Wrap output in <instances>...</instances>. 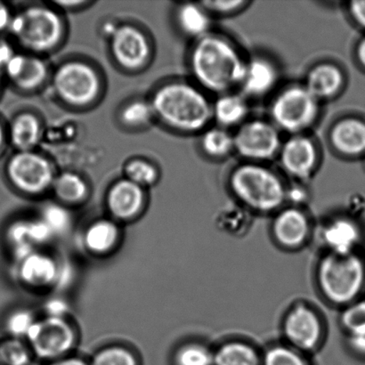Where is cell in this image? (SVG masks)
Returning <instances> with one entry per match:
<instances>
[{
    "label": "cell",
    "instance_id": "cell-1",
    "mask_svg": "<svg viewBox=\"0 0 365 365\" xmlns=\"http://www.w3.org/2000/svg\"><path fill=\"white\" fill-rule=\"evenodd\" d=\"M246 63L234 43L210 32L196 39L190 55L192 74L200 88L220 96L240 87Z\"/></svg>",
    "mask_w": 365,
    "mask_h": 365
},
{
    "label": "cell",
    "instance_id": "cell-2",
    "mask_svg": "<svg viewBox=\"0 0 365 365\" xmlns=\"http://www.w3.org/2000/svg\"><path fill=\"white\" fill-rule=\"evenodd\" d=\"M150 102L156 117L184 133L202 131L213 119L212 103L203 89L186 82L162 86Z\"/></svg>",
    "mask_w": 365,
    "mask_h": 365
},
{
    "label": "cell",
    "instance_id": "cell-3",
    "mask_svg": "<svg viewBox=\"0 0 365 365\" xmlns=\"http://www.w3.org/2000/svg\"><path fill=\"white\" fill-rule=\"evenodd\" d=\"M236 198L259 212H271L287 200V186L274 171L257 163L236 167L229 178Z\"/></svg>",
    "mask_w": 365,
    "mask_h": 365
},
{
    "label": "cell",
    "instance_id": "cell-4",
    "mask_svg": "<svg viewBox=\"0 0 365 365\" xmlns=\"http://www.w3.org/2000/svg\"><path fill=\"white\" fill-rule=\"evenodd\" d=\"M322 292L330 302L349 305L356 302L365 284V264L356 253H330L318 268Z\"/></svg>",
    "mask_w": 365,
    "mask_h": 365
},
{
    "label": "cell",
    "instance_id": "cell-5",
    "mask_svg": "<svg viewBox=\"0 0 365 365\" xmlns=\"http://www.w3.org/2000/svg\"><path fill=\"white\" fill-rule=\"evenodd\" d=\"M9 31L25 48L35 53L51 51L63 36V23L48 6H29L14 14Z\"/></svg>",
    "mask_w": 365,
    "mask_h": 365
},
{
    "label": "cell",
    "instance_id": "cell-6",
    "mask_svg": "<svg viewBox=\"0 0 365 365\" xmlns=\"http://www.w3.org/2000/svg\"><path fill=\"white\" fill-rule=\"evenodd\" d=\"M319 114V101L304 85H292L275 96L271 117L275 127L292 135L312 126Z\"/></svg>",
    "mask_w": 365,
    "mask_h": 365
},
{
    "label": "cell",
    "instance_id": "cell-7",
    "mask_svg": "<svg viewBox=\"0 0 365 365\" xmlns=\"http://www.w3.org/2000/svg\"><path fill=\"white\" fill-rule=\"evenodd\" d=\"M56 95L68 105L84 107L91 105L99 96L100 78L88 63L68 62L56 70L53 78Z\"/></svg>",
    "mask_w": 365,
    "mask_h": 365
},
{
    "label": "cell",
    "instance_id": "cell-8",
    "mask_svg": "<svg viewBox=\"0 0 365 365\" xmlns=\"http://www.w3.org/2000/svg\"><path fill=\"white\" fill-rule=\"evenodd\" d=\"M6 173L11 184L28 195L46 191L56 178L52 164L34 151L14 153L6 163Z\"/></svg>",
    "mask_w": 365,
    "mask_h": 365
},
{
    "label": "cell",
    "instance_id": "cell-9",
    "mask_svg": "<svg viewBox=\"0 0 365 365\" xmlns=\"http://www.w3.org/2000/svg\"><path fill=\"white\" fill-rule=\"evenodd\" d=\"M235 151L250 163L274 158L280 152L282 141L278 128L266 120L243 123L234 135Z\"/></svg>",
    "mask_w": 365,
    "mask_h": 365
},
{
    "label": "cell",
    "instance_id": "cell-10",
    "mask_svg": "<svg viewBox=\"0 0 365 365\" xmlns=\"http://www.w3.org/2000/svg\"><path fill=\"white\" fill-rule=\"evenodd\" d=\"M27 339L32 353L39 359L51 362L63 359L73 349L76 335L64 318L48 317L44 320L35 322Z\"/></svg>",
    "mask_w": 365,
    "mask_h": 365
},
{
    "label": "cell",
    "instance_id": "cell-11",
    "mask_svg": "<svg viewBox=\"0 0 365 365\" xmlns=\"http://www.w3.org/2000/svg\"><path fill=\"white\" fill-rule=\"evenodd\" d=\"M110 37V51L115 62L125 70L137 71L148 62L150 44L146 36L132 25L115 27Z\"/></svg>",
    "mask_w": 365,
    "mask_h": 365
},
{
    "label": "cell",
    "instance_id": "cell-12",
    "mask_svg": "<svg viewBox=\"0 0 365 365\" xmlns=\"http://www.w3.org/2000/svg\"><path fill=\"white\" fill-rule=\"evenodd\" d=\"M279 156L282 169L289 176L298 180L310 178L318 162L316 144L302 134L292 135L282 144Z\"/></svg>",
    "mask_w": 365,
    "mask_h": 365
},
{
    "label": "cell",
    "instance_id": "cell-13",
    "mask_svg": "<svg viewBox=\"0 0 365 365\" xmlns=\"http://www.w3.org/2000/svg\"><path fill=\"white\" fill-rule=\"evenodd\" d=\"M284 331L286 339L294 348L305 351L316 349L323 334L319 317L305 306L296 307L287 314Z\"/></svg>",
    "mask_w": 365,
    "mask_h": 365
},
{
    "label": "cell",
    "instance_id": "cell-14",
    "mask_svg": "<svg viewBox=\"0 0 365 365\" xmlns=\"http://www.w3.org/2000/svg\"><path fill=\"white\" fill-rule=\"evenodd\" d=\"M144 202V189L128 178L117 181L107 193V207L118 220L135 217L142 210Z\"/></svg>",
    "mask_w": 365,
    "mask_h": 365
},
{
    "label": "cell",
    "instance_id": "cell-15",
    "mask_svg": "<svg viewBox=\"0 0 365 365\" xmlns=\"http://www.w3.org/2000/svg\"><path fill=\"white\" fill-rule=\"evenodd\" d=\"M4 74L18 88L31 91L44 83L48 71L44 61L38 56L16 53L7 64Z\"/></svg>",
    "mask_w": 365,
    "mask_h": 365
},
{
    "label": "cell",
    "instance_id": "cell-16",
    "mask_svg": "<svg viewBox=\"0 0 365 365\" xmlns=\"http://www.w3.org/2000/svg\"><path fill=\"white\" fill-rule=\"evenodd\" d=\"M330 141L336 152L346 157L365 155V123L357 118H345L331 128Z\"/></svg>",
    "mask_w": 365,
    "mask_h": 365
},
{
    "label": "cell",
    "instance_id": "cell-17",
    "mask_svg": "<svg viewBox=\"0 0 365 365\" xmlns=\"http://www.w3.org/2000/svg\"><path fill=\"white\" fill-rule=\"evenodd\" d=\"M309 222L306 215L295 207L281 211L273 225L275 239L288 249L302 246L309 237Z\"/></svg>",
    "mask_w": 365,
    "mask_h": 365
},
{
    "label": "cell",
    "instance_id": "cell-18",
    "mask_svg": "<svg viewBox=\"0 0 365 365\" xmlns=\"http://www.w3.org/2000/svg\"><path fill=\"white\" fill-rule=\"evenodd\" d=\"M278 70L269 59L256 56L247 61L241 85L245 95L252 98L266 96L277 85Z\"/></svg>",
    "mask_w": 365,
    "mask_h": 365
},
{
    "label": "cell",
    "instance_id": "cell-19",
    "mask_svg": "<svg viewBox=\"0 0 365 365\" xmlns=\"http://www.w3.org/2000/svg\"><path fill=\"white\" fill-rule=\"evenodd\" d=\"M344 84V73L341 68L334 63H322L309 71L304 86L320 102L334 98Z\"/></svg>",
    "mask_w": 365,
    "mask_h": 365
},
{
    "label": "cell",
    "instance_id": "cell-20",
    "mask_svg": "<svg viewBox=\"0 0 365 365\" xmlns=\"http://www.w3.org/2000/svg\"><path fill=\"white\" fill-rule=\"evenodd\" d=\"M19 262L20 278L25 284L42 288L56 284L60 267L51 257L34 252Z\"/></svg>",
    "mask_w": 365,
    "mask_h": 365
},
{
    "label": "cell",
    "instance_id": "cell-21",
    "mask_svg": "<svg viewBox=\"0 0 365 365\" xmlns=\"http://www.w3.org/2000/svg\"><path fill=\"white\" fill-rule=\"evenodd\" d=\"M323 239L331 253L339 255L355 253L361 240V231L356 222L339 217L324 227Z\"/></svg>",
    "mask_w": 365,
    "mask_h": 365
},
{
    "label": "cell",
    "instance_id": "cell-22",
    "mask_svg": "<svg viewBox=\"0 0 365 365\" xmlns=\"http://www.w3.org/2000/svg\"><path fill=\"white\" fill-rule=\"evenodd\" d=\"M248 112L246 99L234 92L220 95L212 105L213 119L218 126L227 130L238 125L241 126Z\"/></svg>",
    "mask_w": 365,
    "mask_h": 365
},
{
    "label": "cell",
    "instance_id": "cell-23",
    "mask_svg": "<svg viewBox=\"0 0 365 365\" xmlns=\"http://www.w3.org/2000/svg\"><path fill=\"white\" fill-rule=\"evenodd\" d=\"M41 124L34 114L24 113L14 118L9 128V139L17 152L34 151L41 141Z\"/></svg>",
    "mask_w": 365,
    "mask_h": 365
},
{
    "label": "cell",
    "instance_id": "cell-24",
    "mask_svg": "<svg viewBox=\"0 0 365 365\" xmlns=\"http://www.w3.org/2000/svg\"><path fill=\"white\" fill-rule=\"evenodd\" d=\"M178 27L189 37L196 39L210 34V14L202 3H184L177 11Z\"/></svg>",
    "mask_w": 365,
    "mask_h": 365
},
{
    "label": "cell",
    "instance_id": "cell-25",
    "mask_svg": "<svg viewBox=\"0 0 365 365\" xmlns=\"http://www.w3.org/2000/svg\"><path fill=\"white\" fill-rule=\"evenodd\" d=\"M120 230L112 220H101L89 225L84 235L86 247L94 253L110 252L116 245Z\"/></svg>",
    "mask_w": 365,
    "mask_h": 365
},
{
    "label": "cell",
    "instance_id": "cell-26",
    "mask_svg": "<svg viewBox=\"0 0 365 365\" xmlns=\"http://www.w3.org/2000/svg\"><path fill=\"white\" fill-rule=\"evenodd\" d=\"M200 148L211 158H225L235 151L234 135L220 126L207 128L200 138Z\"/></svg>",
    "mask_w": 365,
    "mask_h": 365
},
{
    "label": "cell",
    "instance_id": "cell-27",
    "mask_svg": "<svg viewBox=\"0 0 365 365\" xmlns=\"http://www.w3.org/2000/svg\"><path fill=\"white\" fill-rule=\"evenodd\" d=\"M256 350L245 343L234 341L221 346L214 354V365H259Z\"/></svg>",
    "mask_w": 365,
    "mask_h": 365
},
{
    "label": "cell",
    "instance_id": "cell-28",
    "mask_svg": "<svg viewBox=\"0 0 365 365\" xmlns=\"http://www.w3.org/2000/svg\"><path fill=\"white\" fill-rule=\"evenodd\" d=\"M51 188L57 198L66 203L82 202L88 192L87 182L73 173H64L56 177Z\"/></svg>",
    "mask_w": 365,
    "mask_h": 365
},
{
    "label": "cell",
    "instance_id": "cell-29",
    "mask_svg": "<svg viewBox=\"0 0 365 365\" xmlns=\"http://www.w3.org/2000/svg\"><path fill=\"white\" fill-rule=\"evenodd\" d=\"M155 116L151 102L143 99L128 103L120 113L121 123L130 128L146 126Z\"/></svg>",
    "mask_w": 365,
    "mask_h": 365
},
{
    "label": "cell",
    "instance_id": "cell-30",
    "mask_svg": "<svg viewBox=\"0 0 365 365\" xmlns=\"http://www.w3.org/2000/svg\"><path fill=\"white\" fill-rule=\"evenodd\" d=\"M31 350L20 339H10L0 344V360L3 365H30Z\"/></svg>",
    "mask_w": 365,
    "mask_h": 365
},
{
    "label": "cell",
    "instance_id": "cell-31",
    "mask_svg": "<svg viewBox=\"0 0 365 365\" xmlns=\"http://www.w3.org/2000/svg\"><path fill=\"white\" fill-rule=\"evenodd\" d=\"M41 220L45 222L55 235L63 234L70 228L71 223L69 211L56 203H50L43 207Z\"/></svg>",
    "mask_w": 365,
    "mask_h": 365
},
{
    "label": "cell",
    "instance_id": "cell-32",
    "mask_svg": "<svg viewBox=\"0 0 365 365\" xmlns=\"http://www.w3.org/2000/svg\"><path fill=\"white\" fill-rule=\"evenodd\" d=\"M125 174L128 180L142 186L153 185L158 180V171L153 164L146 160L137 159L131 160L125 167Z\"/></svg>",
    "mask_w": 365,
    "mask_h": 365
},
{
    "label": "cell",
    "instance_id": "cell-33",
    "mask_svg": "<svg viewBox=\"0 0 365 365\" xmlns=\"http://www.w3.org/2000/svg\"><path fill=\"white\" fill-rule=\"evenodd\" d=\"M176 365H214V354L200 344H188L178 350Z\"/></svg>",
    "mask_w": 365,
    "mask_h": 365
},
{
    "label": "cell",
    "instance_id": "cell-34",
    "mask_svg": "<svg viewBox=\"0 0 365 365\" xmlns=\"http://www.w3.org/2000/svg\"><path fill=\"white\" fill-rule=\"evenodd\" d=\"M91 365H138L133 353L123 346H110L96 353Z\"/></svg>",
    "mask_w": 365,
    "mask_h": 365
},
{
    "label": "cell",
    "instance_id": "cell-35",
    "mask_svg": "<svg viewBox=\"0 0 365 365\" xmlns=\"http://www.w3.org/2000/svg\"><path fill=\"white\" fill-rule=\"evenodd\" d=\"M341 322L349 334L365 331V300L349 304L342 314Z\"/></svg>",
    "mask_w": 365,
    "mask_h": 365
},
{
    "label": "cell",
    "instance_id": "cell-36",
    "mask_svg": "<svg viewBox=\"0 0 365 365\" xmlns=\"http://www.w3.org/2000/svg\"><path fill=\"white\" fill-rule=\"evenodd\" d=\"M264 365H307L299 354L287 346H278L270 349L264 359Z\"/></svg>",
    "mask_w": 365,
    "mask_h": 365
},
{
    "label": "cell",
    "instance_id": "cell-37",
    "mask_svg": "<svg viewBox=\"0 0 365 365\" xmlns=\"http://www.w3.org/2000/svg\"><path fill=\"white\" fill-rule=\"evenodd\" d=\"M32 314L26 310H18L10 314L6 321V329L14 339L26 337L35 324Z\"/></svg>",
    "mask_w": 365,
    "mask_h": 365
},
{
    "label": "cell",
    "instance_id": "cell-38",
    "mask_svg": "<svg viewBox=\"0 0 365 365\" xmlns=\"http://www.w3.org/2000/svg\"><path fill=\"white\" fill-rule=\"evenodd\" d=\"M200 3L210 14H220V16L238 12L250 4L249 1H243V0H230V1L229 0L228 1L215 0V1H202Z\"/></svg>",
    "mask_w": 365,
    "mask_h": 365
},
{
    "label": "cell",
    "instance_id": "cell-39",
    "mask_svg": "<svg viewBox=\"0 0 365 365\" xmlns=\"http://www.w3.org/2000/svg\"><path fill=\"white\" fill-rule=\"evenodd\" d=\"M55 235L44 221H28V240L31 245L48 242Z\"/></svg>",
    "mask_w": 365,
    "mask_h": 365
},
{
    "label": "cell",
    "instance_id": "cell-40",
    "mask_svg": "<svg viewBox=\"0 0 365 365\" xmlns=\"http://www.w3.org/2000/svg\"><path fill=\"white\" fill-rule=\"evenodd\" d=\"M349 12L357 25L365 30V0L350 2Z\"/></svg>",
    "mask_w": 365,
    "mask_h": 365
},
{
    "label": "cell",
    "instance_id": "cell-41",
    "mask_svg": "<svg viewBox=\"0 0 365 365\" xmlns=\"http://www.w3.org/2000/svg\"><path fill=\"white\" fill-rule=\"evenodd\" d=\"M48 317L64 318L67 313L68 306L64 300L61 299H50L46 305Z\"/></svg>",
    "mask_w": 365,
    "mask_h": 365
},
{
    "label": "cell",
    "instance_id": "cell-42",
    "mask_svg": "<svg viewBox=\"0 0 365 365\" xmlns=\"http://www.w3.org/2000/svg\"><path fill=\"white\" fill-rule=\"evenodd\" d=\"M14 55L16 52L14 51L12 46L5 41H0V77L5 73L7 64Z\"/></svg>",
    "mask_w": 365,
    "mask_h": 365
},
{
    "label": "cell",
    "instance_id": "cell-43",
    "mask_svg": "<svg viewBox=\"0 0 365 365\" xmlns=\"http://www.w3.org/2000/svg\"><path fill=\"white\" fill-rule=\"evenodd\" d=\"M349 345L354 351L365 356V331L349 334Z\"/></svg>",
    "mask_w": 365,
    "mask_h": 365
},
{
    "label": "cell",
    "instance_id": "cell-44",
    "mask_svg": "<svg viewBox=\"0 0 365 365\" xmlns=\"http://www.w3.org/2000/svg\"><path fill=\"white\" fill-rule=\"evenodd\" d=\"M13 14L5 4L0 2V32L9 31Z\"/></svg>",
    "mask_w": 365,
    "mask_h": 365
},
{
    "label": "cell",
    "instance_id": "cell-45",
    "mask_svg": "<svg viewBox=\"0 0 365 365\" xmlns=\"http://www.w3.org/2000/svg\"><path fill=\"white\" fill-rule=\"evenodd\" d=\"M46 365H91L78 357H63V359L51 361Z\"/></svg>",
    "mask_w": 365,
    "mask_h": 365
},
{
    "label": "cell",
    "instance_id": "cell-46",
    "mask_svg": "<svg viewBox=\"0 0 365 365\" xmlns=\"http://www.w3.org/2000/svg\"><path fill=\"white\" fill-rule=\"evenodd\" d=\"M306 192L302 188H287V200H292L294 202H302L305 199Z\"/></svg>",
    "mask_w": 365,
    "mask_h": 365
},
{
    "label": "cell",
    "instance_id": "cell-47",
    "mask_svg": "<svg viewBox=\"0 0 365 365\" xmlns=\"http://www.w3.org/2000/svg\"><path fill=\"white\" fill-rule=\"evenodd\" d=\"M356 57L361 66L365 68V38L357 45Z\"/></svg>",
    "mask_w": 365,
    "mask_h": 365
},
{
    "label": "cell",
    "instance_id": "cell-48",
    "mask_svg": "<svg viewBox=\"0 0 365 365\" xmlns=\"http://www.w3.org/2000/svg\"><path fill=\"white\" fill-rule=\"evenodd\" d=\"M56 5L60 6L61 7H64V9H75V7L80 6L81 5H85V1H56Z\"/></svg>",
    "mask_w": 365,
    "mask_h": 365
},
{
    "label": "cell",
    "instance_id": "cell-49",
    "mask_svg": "<svg viewBox=\"0 0 365 365\" xmlns=\"http://www.w3.org/2000/svg\"><path fill=\"white\" fill-rule=\"evenodd\" d=\"M6 142V132L4 130L1 123H0V153L2 152L4 148V145H5Z\"/></svg>",
    "mask_w": 365,
    "mask_h": 365
},
{
    "label": "cell",
    "instance_id": "cell-50",
    "mask_svg": "<svg viewBox=\"0 0 365 365\" xmlns=\"http://www.w3.org/2000/svg\"><path fill=\"white\" fill-rule=\"evenodd\" d=\"M0 365H3L1 360H0Z\"/></svg>",
    "mask_w": 365,
    "mask_h": 365
},
{
    "label": "cell",
    "instance_id": "cell-51",
    "mask_svg": "<svg viewBox=\"0 0 365 365\" xmlns=\"http://www.w3.org/2000/svg\"><path fill=\"white\" fill-rule=\"evenodd\" d=\"M0 80H1V77H0Z\"/></svg>",
    "mask_w": 365,
    "mask_h": 365
},
{
    "label": "cell",
    "instance_id": "cell-52",
    "mask_svg": "<svg viewBox=\"0 0 365 365\" xmlns=\"http://www.w3.org/2000/svg\"><path fill=\"white\" fill-rule=\"evenodd\" d=\"M364 164H365V160H364Z\"/></svg>",
    "mask_w": 365,
    "mask_h": 365
}]
</instances>
